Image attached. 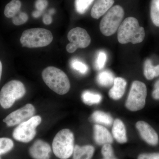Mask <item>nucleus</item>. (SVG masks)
I'll return each instance as SVG.
<instances>
[{
    "instance_id": "nucleus-1",
    "label": "nucleus",
    "mask_w": 159,
    "mask_h": 159,
    "mask_svg": "<svg viewBox=\"0 0 159 159\" xmlns=\"http://www.w3.org/2000/svg\"><path fill=\"white\" fill-rule=\"evenodd\" d=\"M145 37L144 28L139 25L135 18L129 17L121 23L118 30V41L121 44L131 43L133 44L142 43Z\"/></svg>"
},
{
    "instance_id": "nucleus-2",
    "label": "nucleus",
    "mask_w": 159,
    "mask_h": 159,
    "mask_svg": "<svg viewBox=\"0 0 159 159\" xmlns=\"http://www.w3.org/2000/svg\"><path fill=\"white\" fill-rule=\"evenodd\" d=\"M42 78L49 88L59 95L66 94L70 88L66 74L55 67L49 66L45 69L42 72Z\"/></svg>"
},
{
    "instance_id": "nucleus-3",
    "label": "nucleus",
    "mask_w": 159,
    "mask_h": 159,
    "mask_svg": "<svg viewBox=\"0 0 159 159\" xmlns=\"http://www.w3.org/2000/svg\"><path fill=\"white\" fill-rule=\"evenodd\" d=\"M53 39L51 31L42 28H34L24 31L20 42L23 47L33 48L49 45Z\"/></svg>"
},
{
    "instance_id": "nucleus-4",
    "label": "nucleus",
    "mask_w": 159,
    "mask_h": 159,
    "mask_svg": "<svg viewBox=\"0 0 159 159\" xmlns=\"http://www.w3.org/2000/svg\"><path fill=\"white\" fill-rule=\"evenodd\" d=\"M53 152L58 158L68 159L73 155L74 148V134L68 129L59 131L52 143Z\"/></svg>"
},
{
    "instance_id": "nucleus-5",
    "label": "nucleus",
    "mask_w": 159,
    "mask_h": 159,
    "mask_svg": "<svg viewBox=\"0 0 159 159\" xmlns=\"http://www.w3.org/2000/svg\"><path fill=\"white\" fill-rule=\"evenodd\" d=\"M25 93V87L22 82L11 80L0 91V105L4 109L10 108L16 100L22 98Z\"/></svg>"
},
{
    "instance_id": "nucleus-6",
    "label": "nucleus",
    "mask_w": 159,
    "mask_h": 159,
    "mask_svg": "<svg viewBox=\"0 0 159 159\" xmlns=\"http://www.w3.org/2000/svg\"><path fill=\"white\" fill-rule=\"evenodd\" d=\"M124 16V11L121 6L116 5L106 13L99 24L101 33L106 36H111L118 31Z\"/></svg>"
},
{
    "instance_id": "nucleus-7",
    "label": "nucleus",
    "mask_w": 159,
    "mask_h": 159,
    "mask_svg": "<svg viewBox=\"0 0 159 159\" xmlns=\"http://www.w3.org/2000/svg\"><path fill=\"white\" fill-rule=\"evenodd\" d=\"M147 94V87L145 84L139 80L134 81L125 102V107L132 111L142 109L145 105Z\"/></svg>"
},
{
    "instance_id": "nucleus-8",
    "label": "nucleus",
    "mask_w": 159,
    "mask_h": 159,
    "mask_svg": "<svg viewBox=\"0 0 159 159\" xmlns=\"http://www.w3.org/2000/svg\"><path fill=\"white\" fill-rule=\"evenodd\" d=\"M41 122L40 116H33L29 120L18 125L13 131L12 136L19 142L23 143L31 142L36 135V127Z\"/></svg>"
},
{
    "instance_id": "nucleus-9",
    "label": "nucleus",
    "mask_w": 159,
    "mask_h": 159,
    "mask_svg": "<svg viewBox=\"0 0 159 159\" xmlns=\"http://www.w3.org/2000/svg\"><path fill=\"white\" fill-rule=\"evenodd\" d=\"M70 43L66 46L69 53L75 52L78 48H85L89 45L91 38L85 29L76 27L71 29L67 35Z\"/></svg>"
},
{
    "instance_id": "nucleus-10",
    "label": "nucleus",
    "mask_w": 159,
    "mask_h": 159,
    "mask_svg": "<svg viewBox=\"0 0 159 159\" xmlns=\"http://www.w3.org/2000/svg\"><path fill=\"white\" fill-rule=\"evenodd\" d=\"M35 112L34 106L31 104H27L22 108L9 114L3 119V121L8 126L19 125L33 117Z\"/></svg>"
},
{
    "instance_id": "nucleus-11",
    "label": "nucleus",
    "mask_w": 159,
    "mask_h": 159,
    "mask_svg": "<svg viewBox=\"0 0 159 159\" xmlns=\"http://www.w3.org/2000/svg\"><path fill=\"white\" fill-rule=\"evenodd\" d=\"M136 127L139 131L142 139L151 145H156L159 142L157 134L154 129L147 122L139 121L136 124Z\"/></svg>"
},
{
    "instance_id": "nucleus-12",
    "label": "nucleus",
    "mask_w": 159,
    "mask_h": 159,
    "mask_svg": "<svg viewBox=\"0 0 159 159\" xmlns=\"http://www.w3.org/2000/svg\"><path fill=\"white\" fill-rule=\"evenodd\" d=\"M29 152L34 159H50L51 157V146L43 140H36L29 148Z\"/></svg>"
},
{
    "instance_id": "nucleus-13",
    "label": "nucleus",
    "mask_w": 159,
    "mask_h": 159,
    "mask_svg": "<svg viewBox=\"0 0 159 159\" xmlns=\"http://www.w3.org/2000/svg\"><path fill=\"white\" fill-rule=\"evenodd\" d=\"M94 139L97 145L111 144L113 142L112 136L107 129L98 124L94 126Z\"/></svg>"
},
{
    "instance_id": "nucleus-14",
    "label": "nucleus",
    "mask_w": 159,
    "mask_h": 159,
    "mask_svg": "<svg viewBox=\"0 0 159 159\" xmlns=\"http://www.w3.org/2000/svg\"><path fill=\"white\" fill-rule=\"evenodd\" d=\"M114 2V0H97L91 10V16L98 19L111 9Z\"/></svg>"
},
{
    "instance_id": "nucleus-15",
    "label": "nucleus",
    "mask_w": 159,
    "mask_h": 159,
    "mask_svg": "<svg viewBox=\"0 0 159 159\" xmlns=\"http://www.w3.org/2000/svg\"><path fill=\"white\" fill-rule=\"evenodd\" d=\"M114 84L109 92V96L114 100L121 99L125 93L127 82L122 77H117L114 80Z\"/></svg>"
},
{
    "instance_id": "nucleus-16",
    "label": "nucleus",
    "mask_w": 159,
    "mask_h": 159,
    "mask_svg": "<svg viewBox=\"0 0 159 159\" xmlns=\"http://www.w3.org/2000/svg\"><path fill=\"white\" fill-rule=\"evenodd\" d=\"M112 133L114 139L119 143L124 144L127 142L125 126L120 119H117L114 120Z\"/></svg>"
},
{
    "instance_id": "nucleus-17",
    "label": "nucleus",
    "mask_w": 159,
    "mask_h": 159,
    "mask_svg": "<svg viewBox=\"0 0 159 159\" xmlns=\"http://www.w3.org/2000/svg\"><path fill=\"white\" fill-rule=\"evenodd\" d=\"M95 152L93 146L90 145L74 146L73 159H92Z\"/></svg>"
},
{
    "instance_id": "nucleus-18",
    "label": "nucleus",
    "mask_w": 159,
    "mask_h": 159,
    "mask_svg": "<svg viewBox=\"0 0 159 159\" xmlns=\"http://www.w3.org/2000/svg\"><path fill=\"white\" fill-rule=\"evenodd\" d=\"M91 119L96 123L107 126H110L113 121L110 114L99 111L94 112L91 116Z\"/></svg>"
},
{
    "instance_id": "nucleus-19",
    "label": "nucleus",
    "mask_w": 159,
    "mask_h": 159,
    "mask_svg": "<svg viewBox=\"0 0 159 159\" xmlns=\"http://www.w3.org/2000/svg\"><path fill=\"white\" fill-rule=\"evenodd\" d=\"M21 3L20 0H12L5 7L4 14L6 17H14L20 11Z\"/></svg>"
},
{
    "instance_id": "nucleus-20",
    "label": "nucleus",
    "mask_w": 159,
    "mask_h": 159,
    "mask_svg": "<svg viewBox=\"0 0 159 159\" xmlns=\"http://www.w3.org/2000/svg\"><path fill=\"white\" fill-rule=\"evenodd\" d=\"M97 81L99 85L108 87L114 83L113 74L109 70H104L99 73L97 77Z\"/></svg>"
},
{
    "instance_id": "nucleus-21",
    "label": "nucleus",
    "mask_w": 159,
    "mask_h": 159,
    "mask_svg": "<svg viewBox=\"0 0 159 159\" xmlns=\"http://www.w3.org/2000/svg\"><path fill=\"white\" fill-rule=\"evenodd\" d=\"M82 101L86 105L91 106L100 103L102 97L100 94L89 91L84 92L81 95Z\"/></svg>"
},
{
    "instance_id": "nucleus-22",
    "label": "nucleus",
    "mask_w": 159,
    "mask_h": 159,
    "mask_svg": "<svg viewBox=\"0 0 159 159\" xmlns=\"http://www.w3.org/2000/svg\"><path fill=\"white\" fill-rule=\"evenodd\" d=\"M150 16L154 25L159 27V0H152Z\"/></svg>"
},
{
    "instance_id": "nucleus-23",
    "label": "nucleus",
    "mask_w": 159,
    "mask_h": 159,
    "mask_svg": "<svg viewBox=\"0 0 159 159\" xmlns=\"http://www.w3.org/2000/svg\"><path fill=\"white\" fill-rule=\"evenodd\" d=\"M94 0H75V8L80 14H84L89 8Z\"/></svg>"
},
{
    "instance_id": "nucleus-24",
    "label": "nucleus",
    "mask_w": 159,
    "mask_h": 159,
    "mask_svg": "<svg viewBox=\"0 0 159 159\" xmlns=\"http://www.w3.org/2000/svg\"><path fill=\"white\" fill-rule=\"evenodd\" d=\"M14 147V143L11 139L6 138H0V155L9 152Z\"/></svg>"
},
{
    "instance_id": "nucleus-25",
    "label": "nucleus",
    "mask_w": 159,
    "mask_h": 159,
    "mask_svg": "<svg viewBox=\"0 0 159 159\" xmlns=\"http://www.w3.org/2000/svg\"><path fill=\"white\" fill-rule=\"evenodd\" d=\"M144 74L148 80L153 79L155 76L154 66L152 65L150 59H147L144 63Z\"/></svg>"
},
{
    "instance_id": "nucleus-26",
    "label": "nucleus",
    "mask_w": 159,
    "mask_h": 159,
    "mask_svg": "<svg viewBox=\"0 0 159 159\" xmlns=\"http://www.w3.org/2000/svg\"><path fill=\"white\" fill-rule=\"evenodd\" d=\"M71 66L72 68L78 71L80 74H85L88 71L89 68L88 66L78 60L74 59L72 60Z\"/></svg>"
},
{
    "instance_id": "nucleus-27",
    "label": "nucleus",
    "mask_w": 159,
    "mask_h": 159,
    "mask_svg": "<svg viewBox=\"0 0 159 159\" xmlns=\"http://www.w3.org/2000/svg\"><path fill=\"white\" fill-rule=\"evenodd\" d=\"M106 53L103 51H99L96 61L95 66L97 70H101L103 68L107 61Z\"/></svg>"
},
{
    "instance_id": "nucleus-28",
    "label": "nucleus",
    "mask_w": 159,
    "mask_h": 159,
    "mask_svg": "<svg viewBox=\"0 0 159 159\" xmlns=\"http://www.w3.org/2000/svg\"><path fill=\"white\" fill-rule=\"evenodd\" d=\"M29 19V16L25 12L20 11L16 16L12 18V23L15 25H20L25 24Z\"/></svg>"
},
{
    "instance_id": "nucleus-29",
    "label": "nucleus",
    "mask_w": 159,
    "mask_h": 159,
    "mask_svg": "<svg viewBox=\"0 0 159 159\" xmlns=\"http://www.w3.org/2000/svg\"><path fill=\"white\" fill-rule=\"evenodd\" d=\"M101 153L103 157L114 156V150L111 144H107L102 145Z\"/></svg>"
},
{
    "instance_id": "nucleus-30",
    "label": "nucleus",
    "mask_w": 159,
    "mask_h": 159,
    "mask_svg": "<svg viewBox=\"0 0 159 159\" xmlns=\"http://www.w3.org/2000/svg\"><path fill=\"white\" fill-rule=\"evenodd\" d=\"M48 6V0H37L35 2V8L39 11H43Z\"/></svg>"
},
{
    "instance_id": "nucleus-31",
    "label": "nucleus",
    "mask_w": 159,
    "mask_h": 159,
    "mask_svg": "<svg viewBox=\"0 0 159 159\" xmlns=\"http://www.w3.org/2000/svg\"><path fill=\"white\" fill-rule=\"evenodd\" d=\"M138 159H159V153L141 154L138 157Z\"/></svg>"
},
{
    "instance_id": "nucleus-32",
    "label": "nucleus",
    "mask_w": 159,
    "mask_h": 159,
    "mask_svg": "<svg viewBox=\"0 0 159 159\" xmlns=\"http://www.w3.org/2000/svg\"><path fill=\"white\" fill-rule=\"evenodd\" d=\"M43 22L46 25H50L52 22V18L50 14H45L43 17Z\"/></svg>"
},
{
    "instance_id": "nucleus-33",
    "label": "nucleus",
    "mask_w": 159,
    "mask_h": 159,
    "mask_svg": "<svg viewBox=\"0 0 159 159\" xmlns=\"http://www.w3.org/2000/svg\"><path fill=\"white\" fill-rule=\"evenodd\" d=\"M154 99L159 100V88L155 89L152 93Z\"/></svg>"
},
{
    "instance_id": "nucleus-34",
    "label": "nucleus",
    "mask_w": 159,
    "mask_h": 159,
    "mask_svg": "<svg viewBox=\"0 0 159 159\" xmlns=\"http://www.w3.org/2000/svg\"><path fill=\"white\" fill-rule=\"evenodd\" d=\"M43 12V11H39V10H37L33 11V13H32V16L34 18H38L41 16Z\"/></svg>"
},
{
    "instance_id": "nucleus-35",
    "label": "nucleus",
    "mask_w": 159,
    "mask_h": 159,
    "mask_svg": "<svg viewBox=\"0 0 159 159\" xmlns=\"http://www.w3.org/2000/svg\"><path fill=\"white\" fill-rule=\"evenodd\" d=\"M154 73L155 77L159 76V65L154 66Z\"/></svg>"
},
{
    "instance_id": "nucleus-36",
    "label": "nucleus",
    "mask_w": 159,
    "mask_h": 159,
    "mask_svg": "<svg viewBox=\"0 0 159 159\" xmlns=\"http://www.w3.org/2000/svg\"><path fill=\"white\" fill-rule=\"evenodd\" d=\"M2 65L0 61V80H1V77H2Z\"/></svg>"
},
{
    "instance_id": "nucleus-37",
    "label": "nucleus",
    "mask_w": 159,
    "mask_h": 159,
    "mask_svg": "<svg viewBox=\"0 0 159 159\" xmlns=\"http://www.w3.org/2000/svg\"><path fill=\"white\" fill-rule=\"evenodd\" d=\"M154 88L155 89L159 88V80L155 84Z\"/></svg>"
},
{
    "instance_id": "nucleus-38",
    "label": "nucleus",
    "mask_w": 159,
    "mask_h": 159,
    "mask_svg": "<svg viewBox=\"0 0 159 159\" xmlns=\"http://www.w3.org/2000/svg\"><path fill=\"white\" fill-rule=\"evenodd\" d=\"M118 159L116 157L114 156L111 157H103V159Z\"/></svg>"
},
{
    "instance_id": "nucleus-39",
    "label": "nucleus",
    "mask_w": 159,
    "mask_h": 159,
    "mask_svg": "<svg viewBox=\"0 0 159 159\" xmlns=\"http://www.w3.org/2000/svg\"><path fill=\"white\" fill-rule=\"evenodd\" d=\"M55 10H54V9H51L50 10V11H49V13H50V14H54V13H55Z\"/></svg>"
},
{
    "instance_id": "nucleus-40",
    "label": "nucleus",
    "mask_w": 159,
    "mask_h": 159,
    "mask_svg": "<svg viewBox=\"0 0 159 159\" xmlns=\"http://www.w3.org/2000/svg\"><path fill=\"white\" fill-rule=\"evenodd\" d=\"M0 159H2V158H1V157H0Z\"/></svg>"
}]
</instances>
